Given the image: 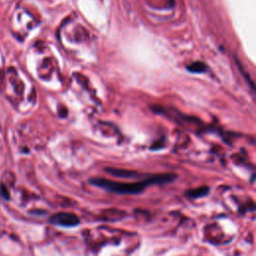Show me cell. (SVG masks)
<instances>
[{
  "label": "cell",
  "mask_w": 256,
  "mask_h": 256,
  "mask_svg": "<svg viewBox=\"0 0 256 256\" xmlns=\"http://www.w3.org/2000/svg\"><path fill=\"white\" fill-rule=\"evenodd\" d=\"M177 176L175 174H159L152 176L149 179L135 182V183H123V182H116L104 178H93L90 179L89 182L92 185H95L97 187H100L102 189L119 193V194H139L141 193L147 186L151 184H163V183H169L173 181Z\"/></svg>",
  "instance_id": "cell-1"
},
{
  "label": "cell",
  "mask_w": 256,
  "mask_h": 256,
  "mask_svg": "<svg viewBox=\"0 0 256 256\" xmlns=\"http://www.w3.org/2000/svg\"><path fill=\"white\" fill-rule=\"evenodd\" d=\"M50 222L53 223L54 225H59V226H65V227H72L76 226L79 223V218L72 213H67V212H60L54 214L50 218Z\"/></svg>",
  "instance_id": "cell-2"
},
{
  "label": "cell",
  "mask_w": 256,
  "mask_h": 256,
  "mask_svg": "<svg viewBox=\"0 0 256 256\" xmlns=\"http://www.w3.org/2000/svg\"><path fill=\"white\" fill-rule=\"evenodd\" d=\"M105 171L113 176L116 177H122V178H133L137 176V172L125 170V169H119V168H106Z\"/></svg>",
  "instance_id": "cell-3"
},
{
  "label": "cell",
  "mask_w": 256,
  "mask_h": 256,
  "mask_svg": "<svg viewBox=\"0 0 256 256\" xmlns=\"http://www.w3.org/2000/svg\"><path fill=\"white\" fill-rule=\"evenodd\" d=\"M208 192H209V188L207 186H201V187H198L195 189L188 190L186 192V195L189 197H192V198H199V197L207 195Z\"/></svg>",
  "instance_id": "cell-4"
},
{
  "label": "cell",
  "mask_w": 256,
  "mask_h": 256,
  "mask_svg": "<svg viewBox=\"0 0 256 256\" xmlns=\"http://www.w3.org/2000/svg\"><path fill=\"white\" fill-rule=\"evenodd\" d=\"M205 69H206V66L202 62H194L190 66H188V70L195 73L203 72L205 71Z\"/></svg>",
  "instance_id": "cell-5"
}]
</instances>
